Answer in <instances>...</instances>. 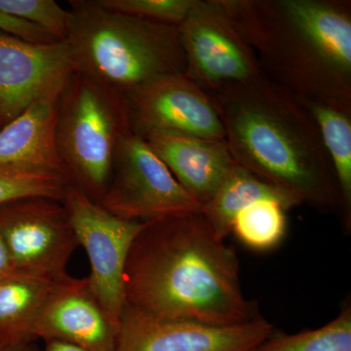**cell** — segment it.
Segmentation results:
<instances>
[{
    "mask_svg": "<svg viewBox=\"0 0 351 351\" xmlns=\"http://www.w3.org/2000/svg\"><path fill=\"white\" fill-rule=\"evenodd\" d=\"M254 351H351V306L346 302L334 319L298 334L274 332Z\"/></svg>",
    "mask_w": 351,
    "mask_h": 351,
    "instance_id": "obj_20",
    "label": "cell"
},
{
    "mask_svg": "<svg viewBox=\"0 0 351 351\" xmlns=\"http://www.w3.org/2000/svg\"><path fill=\"white\" fill-rule=\"evenodd\" d=\"M263 73L299 98L351 110L350 0H219Z\"/></svg>",
    "mask_w": 351,
    "mask_h": 351,
    "instance_id": "obj_3",
    "label": "cell"
},
{
    "mask_svg": "<svg viewBox=\"0 0 351 351\" xmlns=\"http://www.w3.org/2000/svg\"><path fill=\"white\" fill-rule=\"evenodd\" d=\"M131 132L126 97L73 71L58 101L56 145L66 184L100 202Z\"/></svg>",
    "mask_w": 351,
    "mask_h": 351,
    "instance_id": "obj_5",
    "label": "cell"
},
{
    "mask_svg": "<svg viewBox=\"0 0 351 351\" xmlns=\"http://www.w3.org/2000/svg\"><path fill=\"white\" fill-rule=\"evenodd\" d=\"M0 234L14 271L59 282L78 247L63 201L27 197L0 206Z\"/></svg>",
    "mask_w": 351,
    "mask_h": 351,
    "instance_id": "obj_7",
    "label": "cell"
},
{
    "mask_svg": "<svg viewBox=\"0 0 351 351\" xmlns=\"http://www.w3.org/2000/svg\"><path fill=\"white\" fill-rule=\"evenodd\" d=\"M288 211L274 200H260L244 208L232 221V233L240 243L256 252L277 248L287 234Z\"/></svg>",
    "mask_w": 351,
    "mask_h": 351,
    "instance_id": "obj_19",
    "label": "cell"
},
{
    "mask_svg": "<svg viewBox=\"0 0 351 351\" xmlns=\"http://www.w3.org/2000/svg\"><path fill=\"white\" fill-rule=\"evenodd\" d=\"M182 188L202 206L237 165L226 140L152 134L143 138Z\"/></svg>",
    "mask_w": 351,
    "mask_h": 351,
    "instance_id": "obj_14",
    "label": "cell"
},
{
    "mask_svg": "<svg viewBox=\"0 0 351 351\" xmlns=\"http://www.w3.org/2000/svg\"><path fill=\"white\" fill-rule=\"evenodd\" d=\"M36 343H23V345L2 346L0 345V351H39Z\"/></svg>",
    "mask_w": 351,
    "mask_h": 351,
    "instance_id": "obj_27",
    "label": "cell"
},
{
    "mask_svg": "<svg viewBox=\"0 0 351 351\" xmlns=\"http://www.w3.org/2000/svg\"><path fill=\"white\" fill-rule=\"evenodd\" d=\"M126 306L168 319L212 326L261 316L242 290L237 252L201 213L144 223L124 274Z\"/></svg>",
    "mask_w": 351,
    "mask_h": 351,
    "instance_id": "obj_1",
    "label": "cell"
},
{
    "mask_svg": "<svg viewBox=\"0 0 351 351\" xmlns=\"http://www.w3.org/2000/svg\"><path fill=\"white\" fill-rule=\"evenodd\" d=\"M73 73L66 41L32 43L0 31V129L34 101L59 98Z\"/></svg>",
    "mask_w": 351,
    "mask_h": 351,
    "instance_id": "obj_12",
    "label": "cell"
},
{
    "mask_svg": "<svg viewBox=\"0 0 351 351\" xmlns=\"http://www.w3.org/2000/svg\"><path fill=\"white\" fill-rule=\"evenodd\" d=\"M59 98L34 101L0 129V166L53 171L64 176L56 145Z\"/></svg>",
    "mask_w": 351,
    "mask_h": 351,
    "instance_id": "obj_15",
    "label": "cell"
},
{
    "mask_svg": "<svg viewBox=\"0 0 351 351\" xmlns=\"http://www.w3.org/2000/svg\"><path fill=\"white\" fill-rule=\"evenodd\" d=\"M12 271H14L12 263H11L5 244L0 234V278Z\"/></svg>",
    "mask_w": 351,
    "mask_h": 351,
    "instance_id": "obj_25",
    "label": "cell"
},
{
    "mask_svg": "<svg viewBox=\"0 0 351 351\" xmlns=\"http://www.w3.org/2000/svg\"><path fill=\"white\" fill-rule=\"evenodd\" d=\"M207 93L235 162L302 204L339 216L331 160L317 123L299 97L265 73Z\"/></svg>",
    "mask_w": 351,
    "mask_h": 351,
    "instance_id": "obj_2",
    "label": "cell"
},
{
    "mask_svg": "<svg viewBox=\"0 0 351 351\" xmlns=\"http://www.w3.org/2000/svg\"><path fill=\"white\" fill-rule=\"evenodd\" d=\"M39 351H85L82 348H77L69 343H62V341H46L44 343L43 348Z\"/></svg>",
    "mask_w": 351,
    "mask_h": 351,
    "instance_id": "obj_26",
    "label": "cell"
},
{
    "mask_svg": "<svg viewBox=\"0 0 351 351\" xmlns=\"http://www.w3.org/2000/svg\"><path fill=\"white\" fill-rule=\"evenodd\" d=\"M66 181L53 171L0 166V206L27 197L63 200Z\"/></svg>",
    "mask_w": 351,
    "mask_h": 351,
    "instance_id": "obj_21",
    "label": "cell"
},
{
    "mask_svg": "<svg viewBox=\"0 0 351 351\" xmlns=\"http://www.w3.org/2000/svg\"><path fill=\"white\" fill-rule=\"evenodd\" d=\"M99 204L120 219L140 223L201 213L203 208L133 132L117 149L112 179Z\"/></svg>",
    "mask_w": 351,
    "mask_h": 351,
    "instance_id": "obj_6",
    "label": "cell"
},
{
    "mask_svg": "<svg viewBox=\"0 0 351 351\" xmlns=\"http://www.w3.org/2000/svg\"><path fill=\"white\" fill-rule=\"evenodd\" d=\"M178 31L186 58L184 73L204 91L263 75L255 53L219 0H195Z\"/></svg>",
    "mask_w": 351,
    "mask_h": 351,
    "instance_id": "obj_9",
    "label": "cell"
},
{
    "mask_svg": "<svg viewBox=\"0 0 351 351\" xmlns=\"http://www.w3.org/2000/svg\"><path fill=\"white\" fill-rule=\"evenodd\" d=\"M56 283L17 271L0 278V345L36 343V323Z\"/></svg>",
    "mask_w": 351,
    "mask_h": 351,
    "instance_id": "obj_16",
    "label": "cell"
},
{
    "mask_svg": "<svg viewBox=\"0 0 351 351\" xmlns=\"http://www.w3.org/2000/svg\"><path fill=\"white\" fill-rule=\"evenodd\" d=\"M0 31L32 43L46 44L56 43V38L47 32L0 10Z\"/></svg>",
    "mask_w": 351,
    "mask_h": 351,
    "instance_id": "obj_24",
    "label": "cell"
},
{
    "mask_svg": "<svg viewBox=\"0 0 351 351\" xmlns=\"http://www.w3.org/2000/svg\"><path fill=\"white\" fill-rule=\"evenodd\" d=\"M301 99L319 128L331 160L339 197V221L351 232V110Z\"/></svg>",
    "mask_w": 351,
    "mask_h": 351,
    "instance_id": "obj_18",
    "label": "cell"
},
{
    "mask_svg": "<svg viewBox=\"0 0 351 351\" xmlns=\"http://www.w3.org/2000/svg\"><path fill=\"white\" fill-rule=\"evenodd\" d=\"M0 10L40 27L57 40L68 38L71 12L54 0H0Z\"/></svg>",
    "mask_w": 351,
    "mask_h": 351,
    "instance_id": "obj_22",
    "label": "cell"
},
{
    "mask_svg": "<svg viewBox=\"0 0 351 351\" xmlns=\"http://www.w3.org/2000/svg\"><path fill=\"white\" fill-rule=\"evenodd\" d=\"M125 97L131 130L138 137L172 134L226 140L213 99L186 73L163 76Z\"/></svg>",
    "mask_w": 351,
    "mask_h": 351,
    "instance_id": "obj_10",
    "label": "cell"
},
{
    "mask_svg": "<svg viewBox=\"0 0 351 351\" xmlns=\"http://www.w3.org/2000/svg\"><path fill=\"white\" fill-rule=\"evenodd\" d=\"M260 200L276 201L287 210L302 205L294 195L258 179L237 164L226 176L211 200L203 206L202 214L217 237L226 240L232 233L235 216Z\"/></svg>",
    "mask_w": 351,
    "mask_h": 351,
    "instance_id": "obj_17",
    "label": "cell"
},
{
    "mask_svg": "<svg viewBox=\"0 0 351 351\" xmlns=\"http://www.w3.org/2000/svg\"><path fill=\"white\" fill-rule=\"evenodd\" d=\"M274 330L262 315L243 324L212 326L125 306L114 351H254Z\"/></svg>",
    "mask_w": 351,
    "mask_h": 351,
    "instance_id": "obj_11",
    "label": "cell"
},
{
    "mask_svg": "<svg viewBox=\"0 0 351 351\" xmlns=\"http://www.w3.org/2000/svg\"><path fill=\"white\" fill-rule=\"evenodd\" d=\"M63 203L90 263V286L106 313L119 328L126 306L124 274L132 245L145 223L127 221L104 209L66 184Z\"/></svg>",
    "mask_w": 351,
    "mask_h": 351,
    "instance_id": "obj_8",
    "label": "cell"
},
{
    "mask_svg": "<svg viewBox=\"0 0 351 351\" xmlns=\"http://www.w3.org/2000/svg\"><path fill=\"white\" fill-rule=\"evenodd\" d=\"M119 327L90 286L88 277L56 283L34 329L36 339L62 341L85 351H114Z\"/></svg>",
    "mask_w": 351,
    "mask_h": 351,
    "instance_id": "obj_13",
    "label": "cell"
},
{
    "mask_svg": "<svg viewBox=\"0 0 351 351\" xmlns=\"http://www.w3.org/2000/svg\"><path fill=\"white\" fill-rule=\"evenodd\" d=\"M68 38L75 73L124 95L158 78L186 73L177 25L110 10L99 0H73Z\"/></svg>",
    "mask_w": 351,
    "mask_h": 351,
    "instance_id": "obj_4",
    "label": "cell"
},
{
    "mask_svg": "<svg viewBox=\"0 0 351 351\" xmlns=\"http://www.w3.org/2000/svg\"><path fill=\"white\" fill-rule=\"evenodd\" d=\"M110 10L160 24L179 25L195 0H99Z\"/></svg>",
    "mask_w": 351,
    "mask_h": 351,
    "instance_id": "obj_23",
    "label": "cell"
}]
</instances>
